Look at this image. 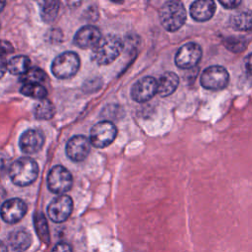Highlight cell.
Here are the masks:
<instances>
[{"label":"cell","instance_id":"30bf717a","mask_svg":"<svg viewBox=\"0 0 252 252\" xmlns=\"http://www.w3.org/2000/svg\"><path fill=\"white\" fill-rule=\"evenodd\" d=\"M158 93V81L153 77L138 80L131 89V97L137 102H146Z\"/></svg>","mask_w":252,"mask_h":252},{"label":"cell","instance_id":"d4e9b609","mask_svg":"<svg viewBox=\"0 0 252 252\" xmlns=\"http://www.w3.org/2000/svg\"><path fill=\"white\" fill-rule=\"evenodd\" d=\"M34 222H35V225H36L38 234L41 236V238H42L44 241L47 242V241H48V238H49V233H48L47 222H46V220H45L44 216L41 215V214H37L36 217H35Z\"/></svg>","mask_w":252,"mask_h":252},{"label":"cell","instance_id":"f1b7e54d","mask_svg":"<svg viewBox=\"0 0 252 252\" xmlns=\"http://www.w3.org/2000/svg\"><path fill=\"white\" fill-rule=\"evenodd\" d=\"M51 252H73L71 246L67 243H64V242H60V243H57Z\"/></svg>","mask_w":252,"mask_h":252},{"label":"cell","instance_id":"9a60e30c","mask_svg":"<svg viewBox=\"0 0 252 252\" xmlns=\"http://www.w3.org/2000/svg\"><path fill=\"white\" fill-rule=\"evenodd\" d=\"M216 3L213 0L194 1L190 6V15L197 22H206L213 18Z\"/></svg>","mask_w":252,"mask_h":252},{"label":"cell","instance_id":"f546056e","mask_svg":"<svg viewBox=\"0 0 252 252\" xmlns=\"http://www.w3.org/2000/svg\"><path fill=\"white\" fill-rule=\"evenodd\" d=\"M244 65H245V69L246 71L252 75V53L248 54L245 59H244Z\"/></svg>","mask_w":252,"mask_h":252},{"label":"cell","instance_id":"4316f807","mask_svg":"<svg viewBox=\"0 0 252 252\" xmlns=\"http://www.w3.org/2000/svg\"><path fill=\"white\" fill-rule=\"evenodd\" d=\"M14 51L13 45L6 40H0V56L10 54Z\"/></svg>","mask_w":252,"mask_h":252},{"label":"cell","instance_id":"3957f363","mask_svg":"<svg viewBox=\"0 0 252 252\" xmlns=\"http://www.w3.org/2000/svg\"><path fill=\"white\" fill-rule=\"evenodd\" d=\"M38 170V165L32 158H20L11 163L9 174L15 185L28 186L36 179Z\"/></svg>","mask_w":252,"mask_h":252},{"label":"cell","instance_id":"484cf974","mask_svg":"<svg viewBox=\"0 0 252 252\" xmlns=\"http://www.w3.org/2000/svg\"><path fill=\"white\" fill-rule=\"evenodd\" d=\"M10 165L11 164L9 162L8 158L5 155L0 154V177L3 176L7 170H9Z\"/></svg>","mask_w":252,"mask_h":252},{"label":"cell","instance_id":"7402d4cb","mask_svg":"<svg viewBox=\"0 0 252 252\" xmlns=\"http://www.w3.org/2000/svg\"><path fill=\"white\" fill-rule=\"evenodd\" d=\"M20 92L26 96L40 100L44 99L47 94L46 89L40 84H24L20 89Z\"/></svg>","mask_w":252,"mask_h":252},{"label":"cell","instance_id":"2e32d148","mask_svg":"<svg viewBox=\"0 0 252 252\" xmlns=\"http://www.w3.org/2000/svg\"><path fill=\"white\" fill-rule=\"evenodd\" d=\"M179 85V77L173 72L163 73L158 81V94L164 97L173 94Z\"/></svg>","mask_w":252,"mask_h":252},{"label":"cell","instance_id":"8fae6325","mask_svg":"<svg viewBox=\"0 0 252 252\" xmlns=\"http://www.w3.org/2000/svg\"><path fill=\"white\" fill-rule=\"evenodd\" d=\"M28 207L26 203L19 198H13L5 201L0 207V216L8 223H16L26 215Z\"/></svg>","mask_w":252,"mask_h":252},{"label":"cell","instance_id":"7c38bea8","mask_svg":"<svg viewBox=\"0 0 252 252\" xmlns=\"http://www.w3.org/2000/svg\"><path fill=\"white\" fill-rule=\"evenodd\" d=\"M91 145L92 144L87 137L83 135L74 136L67 142L66 155L74 161H82L89 156Z\"/></svg>","mask_w":252,"mask_h":252},{"label":"cell","instance_id":"5b68a950","mask_svg":"<svg viewBox=\"0 0 252 252\" xmlns=\"http://www.w3.org/2000/svg\"><path fill=\"white\" fill-rule=\"evenodd\" d=\"M229 82V74L226 69L220 65L206 68L200 78V83L207 90L219 91L224 89Z\"/></svg>","mask_w":252,"mask_h":252},{"label":"cell","instance_id":"cb8c5ba5","mask_svg":"<svg viewBox=\"0 0 252 252\" xmlns=\"http://www.w3.org/2000/svg\"><path fill=\"white\" fill-rule=\"evenodd\" d=\"M224 46L234 53H239L245 50L247 46L246 38L243 36H228L223 40Z\"/></svg>","mask_w":252,"mask_h":252},{"label":"cell","instance_id":"44dd1931","mask_svg":"<svg viewBox=\"0 0 252 252\" xmlns=\"http://www.w3.org/2000/svg\"><path fill=\"white\" fill-rule=\"evenodd\" d=\"M55 114V107L53 103L47 98L41 99L34 107V116L37 119L48 120Z\"/></svg>","mask_w":252,"mask_h":252},{"label":"cell","instance_id":"d6986e66","mask_svg":"<svg viewBox=\"0 0 252 252\" xmlns=\"http://www.w3.org/2000/svg\"><path fill=\"white\" fill-rule=\"evenodd\" d=\"M230 25L237 31H248L252 28V11L245 10L234 14L230 19Z\"/></svg>","mask_w":252,"mask_h":252},{"label":"cell","instance_id":"d6a6232c","mask_svg":"<svg viewBox=\"0 0 252 252\" xmlns=\"http://www.w3.org/2000/svg\"><path fill=\"white\" fill-rule=\"evenodd\" d=\"M0 252H8V249H7V246L4 244V242H2L0 240Z\"/></svg>","mask_w":252,"mask_h":252},{"label":"cell","instance_id":"9c48e42d","mask_svg":"<svg viewBox=\"0 0 252 252\" xmlns=\"http://www.w3.org/2000/svg\"><path fill=\"white\" fill-rule=\"evenodd\" d=\"M73 211V201L67 195H59L54 198L47 207V214L54 222H63Z\"/></svg>","mask_w":252,"mask_h":252},{"label":"cell","instance_id":"603a6c76","mask_svg":"<svg viewBox=\"0 0 252 252\" xmlns=\"http://www.w3.org/2000/svg\"><path fill=\"white\" fill-rule=\"evenodd\" d=\"M45 73L40 68L32 67L22 75L20 80L24 84H40L45 80Z\"/></svg>","mask_w":252,"mask_h":252},{"label":"cell","instance_id":"4fadbf2b","mask_svg":"<svg viewBox=\"0 0 252 252\" xmlns=\"http://www.w3.org/2000/svg\"><path fill=\"white\" fill-rule=\"evenodd\" d=\"M101 39L99 30L91 25L82 27L74 36V42L80 48H94Z\"/></svg>","mask_w":252,"mask_h":252},{"label":"cell","instance_id":"8992f818","mask_svg":"<svg viewBox=\"0 0 252 252\" xmlns=\"http://www.w3.org/2000/svg\"><path fill=\"white\" fill-rule=\"evenodd\" d=\"M117 129L115 125L108 120L96 123L91 130L90 142L95 148H105L109 146L116 138Z\"/></svg>","mask_w":252,"mask_h":252},{"label":"cell","instance_id":"4dcf8cb0","mask_svg":"<svg viewBox=\"0 0 252 252\" xmlns=\"http://www.w3.org/2000/svg\"><path fill=\"white\" fill-rule=\"evenodd\" d=\"M6 69H7V64L5 63L4 60H2L0 58V79L4 76V74L6 72Z\"/></svg>","mask_w":252,"mask_h":252},{"label":"cell","instance_id":"52a82bcc","mask_svg":"<svg viewBox=\"0 0 252 252\" xmlns=\"http://www.w3.org/2000/svg\"><path fill=\"white\" fill-rule=\"evenodd\" d=\"M73 177L68 169L62 165L53 166L47 175L48 189L56 194H62L71 189Z\"/></svg>","mask_w":252,"mask_h":252},{"label":"cell","instance_id":"83f0119b","mask_svg":"<svg viewBox=\"0 0 252 252\" xmlns=\"http://www.w3.org/2000/svg\"><path fill=\"white\" fill-rule=\"evenodd\" d=\"M220 4L225 9H233L241 4L240 0H220Z\"/></svg>","mask_w":252,"mask_h":252},{"label":"cell","instance_id":"e0dca14e","mask_svg":"<svg viewBox=\"0 0 252 252\" xmlns=\"http://www.w3.org/2000/svg\"><path fill=\"white\" fill-rule=\"evenodd\" d=\"M8 241L9 245L14 251L24 252L30 248L32 244V236L27 230L19 228L9 234Z\"/></svg>","mask_w":252,"mask_h":252},{"label":"cell","instance_id":"ac0fdd59","mask_svg":"<svg viewBox=\"0 0 252 252\" xmlns=\"http://www.w3.org/2000/svg\"><path fill=\"white\" fill-rule=\"evenodd\" d=\"M31 60L28 56L17 55L9 59L7 63L8 71L13 75H24L30 69Z\"/></svg>","mask_w":252,"mask_h":252},{"label":"cell","instance_id":"5bb4252c","mask_svg":"<svg viewBox=\"0 0 252 252\" xmlns=\"http://www.w3.org/2000/svg\"><path fill=\"white\" fill-rule=\"evenodd\" d=\"M44 144L43 134L35 129L25 131L20 138V148L26 154H34L42 148Z\"/></svg>","mask_w":252,"mask_h":252},{"label":"cell","instance_id":"7a4b0ae2","mask_svg":"<svg viewBox=\"0 0 252 252\" xmlns=\"http://www.w3.org/2000/svg\"><path fill=\"white\" fill-rule=\"evenodd\" d=\"M185 7L180 1H167L159 9V21L167 32L178 31L186 22Z\"/></svg>","mask_w":252,"mask_h":252},{"label":"cell","instance_id":"ba28073f","mask_svg":"<svg viewBox=\"0 0 252 252\" xmlns=\"http://www.w3.org/2000/svg\"><path fill=\"white\" fill-rule=\"evenodd\" d=\"M202 48L195 42H188L182 45L175 54V64L181 69L195 67L202 58Z\"/></svg>","mask_w":252,"mask_h":252},{"label":"cell","instance_id":"1f68e13d","mask_svg":"<svg viewBox=\"0 0 252 252\" xmlns=\"http://www.w3.org/2000/svg\"><path fill=\"white\" fill-rule=\"evenodd\" d=\"M5 196H6V192H5V190H4L3 188H1V187H0V205H2V204L4 203V202H3V200H4Z\"/></svg>","mask_w":252,"mask_h":252},{"label":"cell","instance_id":"6da1fadb","mask_svg":"<svg viewBox=\"0 0 252 252\" xmlns=\"http://www.w3.org/2000/svg\"><path fill=\"white\" fill-rule=\"evenodd\" d=\"M122 40L114 34H107L93 48L92 58L99 65H107L113 62L121 53Z\"/></svg>","mask_w":252,"mask_h":252},{"label":"cell","instance_id":"836d02e7","mask_svg":"<svg viewBox=\"0 0 252 252\" xmlns=\"http://www.w3.org/2000/svg\"><path fill=\"white\" fill-rule=\"evenodd\" d=\"M5 1H0V12L3 10V8H4V6H5Z\"/></svg>","mask_w":252,"mask_h":252},{"label":"cell","instance_id":"ffe728a7","mask_svg":"<svg viewBox=\"0 0 252 252\" xmlns=\"http://www.w3.org/2000/svg\"><path fill=\"white\" fill-rule=\"evenodd\" d=\"M39 12L41 20L45 23L53 22L59 12L58 1H41L39 2Z\"/></svg>","mask_w":252,"mask_h":252},{"label":"cell","instance_id":"277c9868","mask_svg":"<svg viewBox=\"0 0 252 252\" xmlns=\"http://www.w3.org/2000/svg\"><path fill=\"white\" fill-rule=\"evenodd\" d=\"M80 57L76 52L65 51L54 58L51 64V71L58 79H69L76 75L80 68Z\"/></svg>","mask_w":252,"mask_h":252}]
</instances>
